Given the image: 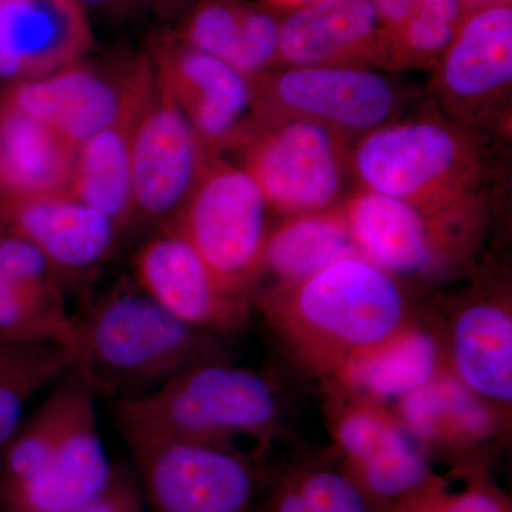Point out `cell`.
<instances>
[{
    "mask_svg": "<svg viewBox=\"0 0 512 512\" xmlns=\"http://www.w3.org/2000/svg\"><path fill=\"white\" fill-rule=\"evenodd\" d=\"M80 5L93 6L99 9L120 10L128 9L131 6L141 5V3L151 2V0H77Z\"/></svg>",
    "mask_w": 512,
    "mask_h": 512,
    "instance_id": "cell-36",
    "label": "cell"
},
{
    "mask_svg": "<svg viewBox=\"0 0 512 512\" xmlns=\"http://www.w3.org/2000/svg\"><path fill=\"white\" fill-rule=\"evenodd\" d=\"M265 2L271 3V5L285 6V8L293 9L305 5V3L312 2V0H265Z\"/></svg>",
    "mask_w": 512,
    "mask_h": 512,
    "instance_id": "cell-38",
    "label": "cell"
},
{
    "mask_svg": "<svg viewBox=\"0 0 512 512\" xmlns=\"http://www.w3.org/2000/svg\"><path fill=\"white\" fill-rule=\"evenodd\" d=\"M127 446L153 512H254L255 471L235 448L157 440Z\"/></svg>",
    "mask_w": 512,
    "mask_h": 512,
    "instance_id": "cell-5",
    "label": "cell"
},
{
    "mask_svg": "<svg viewBox=\"0 0 512 512\" xmlns=\"http://www.w3.org/2000/svg\"><path fill=\"white\" fill-rule=\"evenodd\" d=\"M413 2L414 0H375L386 60L389 47L392 46L404 22L409 18Z\"/></svg>",
    "mask_w": 512,
    "mask_h": 512,
    "instance_id": "cell-35",
    "label": "cell"
},
{
    "mask_svg": "<svg viewBox=\"0 0 512 512\" xmlns=\"http://www.w3.org/2000/svg\"><path fill=\"white\" fill-rule=\"evenodd\" d=\"M291 484L312 512H375V505L349 474L322 468Z\"/></svg>",
    "mask_w": 512,
    "mask_h": 512,
    "instance_id": "cell-32",
    "label": "cell"
},
{
    "mask_svg": "<svg viewBox=\"0 0 512 512\" xmlns=\"http://www.w3.org/2000/svg\"><path fill=\"white\" fill-rule=\"evenodd\" d=\"M512 83V6L467 13L439 60V87L461 110L484 107L510 92Z\"/></svg>",
    "mask_w": 512,
    "mask_h": 512,
    "instance_id": "cell-19",
    "label": "cell"
},
{
    "mask_svg": "<svg viewBox=\"0 0 512 512\" xmlns=\"http://www.w3.org/2000/svg\"><path fill=\"white\" fill-rule=\"evenodd\" d=\"M338 134L319 121L292 116L255 140L245 170L278 210H329L345 188V148Z\"/></svg>",
    "mask_w": 512,
    "mask_h": 512,
    "instance_id": "cell-8",
    "label": "cell"
},
{
    "mask_svg": "<svg viewBox=\"0 0 512 512\" xmlns=\"http://www.w3.org/2000/svg\"><path fill=\"white\" fill-rule=\"evenodd\" d=\"M466 15L463 0H414L387 60L402 66L439 63Z\"/></svg>",
    "mask_w": 512,
    "mask_h": 512,
    "instance_id": "cell-29",
    "label": "cell"
},
{
    "mask_svg": "<svg viewBox=\"0 0 512 512\" xmlns=\"http://www.w3.org/2000/svg\"><path fill=\"white\" fill-rule=\"evenodd\" d=\"M111 407L126 443L181 441L234 448V437H256L268 430L275 399L255 372L212 359L146 396L111 402Z\"/></svg>",
    "mask_w": 512,
    "mask_h": 512,
    "instance_id": "cell-2",
    "label": "cell"
},
{
    "mask_svg": "<svg viewBox=\"0 0 512 512\" xmlns=\"http://www.w3.org/2000/svg\"><path fill=\"white\" fill-rule=\"evenodd\" d=\"M268 207L264 192L245 168H205L175 229L215 281L242 296L264 258Z\"/></svg>",
    "mask_w": 512,
    "mask_h": 512,
    "instance_id": "cell-4",
    "label": "cell"
},
{
    "mask_svg": "<svg viewBox=\"0 0 512 512\" xmlns=\"http://www.w3.org/2000/svg\"><path fill=\"white\" fill-rule=\"evenodd\" d=\"M386 59L375 0H312L279 22L278 60L288 67Z\"/></svg>",
    "mask_w": 512,
    "mask_h": 512,
    "instance_id": "cell-17",
    "label": "cell"
},
{
    "mask_svg": "<svg viewBox=\"0 0 512 512\" xmlns=\"http://www.w3.org/2000/svg\"><path fill=\"white\" fill-rule=\"evenodd\" d=\"M77 144L0 100V202L69 195Z\"/></svg>",
    "mask_w": 512,
    "mask_h": 512,
    "instance_id": "cell-20",
    "label": "cell"
},
{
    "mask_svg": "<svg viewBox=\"0 0 512 512\" xmlns=\"http://www.w3.org/2000/svg\"><path fill=\"white\" fill-rule=\"evenodd\" d=\"M117 225L70 195L0 202V237L29 242L57 272H80L109 254Z\"/></svg>",
    "mask_w": 512,
    "mask_h": 512,
    "instance_id": "cell-15",
    "label": "cell"
},
{
    "mask_svg": "<svg viewBox=\"0 0 512 512\" xmlns=\"http://www.w3.org/2000/svg\"><path fill=\"white\" fill-rule=\"evenodd\" d=\"M156 74L205 147L220 146L237 136L254 106L244 73L180 37L158 43Z\"/></svg>",
    "mask_w": 512,
    "mask_h": 512,
    "instance_id": "cell-10",
    "label": "cell"
},
{
    "mask_svg": "<svg viewBox=\"0 0 512 512\" xmlns=\"http://www.w3.org/2000/svg\"><path fill=\"white\" fill-rule=\"evenodd\" d=\"M143 500L137 481L127 471L114 468L109 483L82 512H141Z\"/></svg>",
    "mask_w": 512,
    "mask_h": 512,
    "instance_id": "cell-34",
    "label": "cell"
},
{
    "mask_svg": "<svg viewBox=\"0 0 512 512\" xmlns=\"http://www.w3.org/2000/svg\"><path fill=\"white\" fill-rule=\"evenodd\" d=\"M72 370V350L60 343L0 336V450L18 429L26 403Z\"/></svg>",
    "mask_w": 512,
    "mask_h": 512,
    "instance_id": "cell-27",
    "label": "cell"
},
{
    "mask_svg": "<svg viewBox=\"0 0 512 512\" xmlns=\"http://www.w3.org/2000/svg\"><path fill=\"white\" fill-rule=\"evenodd\" d=\"M146 70L134 74L130 83L119 87L103 74L73 63L39 79L10 83L0 100L80 146L123 116Z\"/></svg>",
    "mask_w": 512,
    "mask_h": 512,
    "instance_id": "cell-12",
    "label": "cell"
},
{
    "mask_svg": "<svg viewBox=\"0 0 512 512\" xmlns=\"http://www.w3.org/2000/svg\"><path fill=\"white\" fill-rule=\"evenodd\" d=\"M74 319L72 373L111 402L146 396L217 359L207 330L178 319L140 286L114 288Z\"/></svg>",
    "mask_w": 512,
    "mask_h": 512,
    "instance_id": "cell-1",
    "label": "cell"
},
{
    "mask_svg": "<svg viewBox=\"0 0 512 512\" xmlns=\"http://www.w3.org/2000/svg\"><path fill=\"white\" fill-rule=\"evenodd\" d=\"M402 414L407 427L421 439H433L450 431L484 433L488 427L484 407L463 383L448 377H433L404 394Z\"/></svg>",
    "mask_w": 512,
    "mask_h": 512,
    "instance_id": "cell-28",
    "label": "cell"
},
{
    "mask_svg": "<svg viewBox=\"0 0 512 512\" xmlns=\"http://www.w3.org/2000/svg\"><path fill=\"white\" fill-rule=\"evenodd\" d=\"M399 431L382 414L359 410L340 423L338 439L356 468L389 446Z\"/></svg>",
    "mask_w": 512,
    "mask_h": 512,
    "instance_id": "cell-33",
    "label": "cell"
},
{
    "mask_svg": "<svg viewBox=\"0 0 512 512\" xmlns=\"http://www.w3.org/2000/svg\"><path fill=\"white\" fill-rule=\"evenodd\" d=\"M463 5L466 13H470L490 6L511 5V0H463Z\"/></svg>",
    "mask_w": 512,
    "mask_h": 512,
    "instance_id": "cell-37",
    "label": "cell"
},
{
    "mask_svg": "<svg viewBox=\"0 0 512 512\" xmlns=\"http://www.w3.org/2000/svg\"><path fill=\"white\" fill-rule=\"evenodd\" d=\"M352 168L363 190L424 204L476 197L485 170L473 134L441 119L369 131L353 151Z\"/></svg>",
    "mask_w": 512,
    "mask_h": 512,
    "instance_id": "cell-3",
    "label": "cell"
},
{
    "mask_svg": "<svg viewBox=\"0 0 512 512\" xmlns=\"http://www.w3.org/2000/svg\"><path fill=\"white\" fill-rule=\"evenodd\" d=\"M137 284L178 319L202 330L231 329L244 319L242 296L225 291L177 231L148 241L136 258Z\"/></svg>",
    "mask_w": 512,
    "mask_h": 512,
    "instance_id": "cell-13",
    "label": "cell"
},
{
    "mask_svg": "<svg viewBox=\"0 0 512 512\" xmlns=\"http://www.w3.org/2000/svg\"><path fill=\"white\" fill-rule=\"evenodd\" d=\"M94 396L96 394L72 373L35 413L20 421L18 429L0 450V487L23 483L39 473Z\"/></svg>",
    "mask_w": 512,
    "mask_h": 512,
    "instance_id": "cell-24",
    "label": "cell"
},
{
    "mask_svg": "<svg viewBox=\"0 0 512 512\" xmlns=\"http://www.w3.org/2000/svg\"><path fill=\"white\" fill-rule=\"evenodd\" d=\"M279 22L268 10L238 0H201L180 39L251 76L278 60Z\"/></svg>",
    "mask_w": 512,
    "mask_h": 512,
    "instance_id": "cell-21",
    "label": "cell"
},
{
    "mask_svg": "<svg viewBox=\"0 0 512 512\" xmlns=\"http://www.w3.org/2000/svg\"><path fill=\"white\" fill-rule=\"evenodd\" d=\"M453 357L468 390L511 402L512 319L505 309L480 303L461 313L454 326Z\"/></svg>",
    "mask_w": 512,
    "mask_h": 512,
    "instance_id": "cell-23",
    "label": "cell"
},
{
    "mask_svg": "<svg viewBox=\"0 0 512 512\" xmlns=\"http://www.w3.org/2000/svg\"><path fill=\"white\" fill-rule=\"evenodd\" d=\"M111 473L93 400L39 473L23 483L0 487V512H82L99 497Z\"/></svg>",
    "mask_w": 512,
    "mask_h": 512,
    "instance_id": "cell-16",
    "label": "cell"
},
{
    "mask_svg": "<svg viewBox=\"0 0 512 512\" xmlns=\"http://www.w3.org/2000/svg\"><path fill=\"white\" fill-rule=\"evenodd\" d=\"M272 89L293 116L319 121L339 133L376 130L397 106L393 83L362 64L288 67Z\"/></svg>",
    "mask_w": 512,
    "mask_h": 512,
    "instance_id": "cell-11",
    "label": "cell"
},
{
    "mask_svg": "<svg viewBox=\"0 0 512 512\" xmlns=\"http://www.w3.org/2000/svg\"><path fill=\"white\" fill-rule=\"evenodd\" d=\"M352 477L370 501L384 504V511L433 478L426 460L402 430L377 456L356 467Z\"/></svg>",
    "mask_w": 512,
    "mask_h": 512,
    "instance_id": "cell-30",
    "label": "cell"
},
{
    "mask_svg": "<svg viewBox=\"0 0 512 512\" xmlns=\"http://www.w3.org/2000/svg\"><path fill=\"white\" fill-rule=\"evenodd\" d=\"M92 42L77 0H0V77L39 79L77 63Z\"/></svg>",
    "mask_w": 512,
    "mask_h": 512,
    "instance_id": "cell-14",
    "label": "cell"
},
{
    "mask_svg": "<svg viewBox=\"0 0 512 512\" xmlns=\"http://www.w3.org/2000/svg\"><path fill=\"white\" fill-rule=\"evenodd\" d=\"M204 144L151 70L131 128L134 207L163 217L184 207L205 171Z\"/></svg>",
    "mask_w": 512,
    "mask_h": 512,
    "instance_id": "cell-7",
    "label": "cell"
},
{
    "mask_svg": "<svg viewBox=\"0 0 512 512\" xmlns=\"http://www.w3.org/2000/svg\"><path fill=\"white\" fill-rule=\"evenodd\" d=\"M384 512H511L500 495L484 485H471L466 490L450 493L431 478L414 493L400 498Z\"/></svg>",
    "mask_w": 512,
    "mask_h": 512,
    "instance_id": "cell-31",
    "label": "cell"
},
{
    "mask_svg": "<svg viewBox=\"0 0 512 512\" xmlns=\"http://www.w3.org/2000/svg\"><path fill=\"white\" fill-rule=\"evenodd\" d=\"M437 357L436 343L427 333L397 329L380 342L352 352L346 376L377 396H404L433 379Z\"/></svg>",
    "mask_w": 512,
    "mask_h": 512,
    "instance_id": "cell-26",
    "label": "cell"
},
{
    "mask_svg": "<svg viewBox=\"0 0 512 512\" xmlns=\"http://www.w3.org/2000/svg\"><path fill=\"white\" fill-rule=\"evenodd\" d=\"M363 256L342 212L318 211L296 214L266 238L264 258L276 275L301 282L322 269Z\"/></svg>",
    "mask_w": 512,
    "mask_h": 512,
    "instance_id": "cell-25",
    "label": "cell"
},
{
    "mask_svg": "<svg viewBox=\"0 0 512 512\" xmlns=\"http://www.w3.org/2000/svg\"><path fill=\"white\" fill-rule=\"evenodd\" d=\"M59 272L29 242L0 237V336L56 342L72 350L76 319L64 303Z\"/></svg>",
    "mask_w": 512,
    "mask_h": 512,
    "instance_id": "cell-18",
    "label": "cell"
},
{
    "mask_svg": "<svg viewBox=\"0 0 512 512\" xmlns=\"http://www.w3.org/2000/svg\"><path fill=\"white\" fill-rule=\"evenodd\" d=\"M150 76L146 73L136 96L116 123L87 138L77 148L70 197L103 212L121 224L133 211L130 140L138 100Z\"/></svg>",
    "mask_w": 512,
    "mask_h": 512,
    "instance_id": "cell-22",
    "label": "cell"
},
{
    "mask_svg": "<svg viewBox=\"0 0 512 512\" xmlns=\"http://www.w3.org/2000/svg\"><path fill=\"white\" fill-rule=\"evenodd\" d=\"M293 311L312 332L355 352L399 329L404 302L389 272L352 256L298 282Z\"/></svg>",
    "mask_w": 512,
    "mask_h": 512,
    "instance_id": "cell-6",
    "label": "cell"
},
{
    "mask_svg": "<svg viewBox=\"0 0 512 512\" xmlns=\"http://www.w3.org/2000/svg\"><path fill=\"white\" fill-rule=\"evenodd\" d=\"M480 198L424 204L362 190L349 198L343 218L357 247L390 274H423L439 259L444 227L473 217Z\"/></svg>",
    "mask_w": 512,
    "mask_h": 512,
    "instance_id": "cell-9",
    "label": "cell"
}]
</instances>
